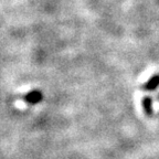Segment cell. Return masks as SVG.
Segmentation results:
<instances>
[{
  "label": "cell",
  "mask_w": 159,
  "mask_h": 159,
  "mask_svg": "<svg viewBox=\"0 0 159 159\" xmlns=\"http://www.w3.org/2000/svg\"><path fill=\"white\" fill-rule=\"evenodd\" d=\"M43 98V95L42 93L40 92V91H31L29 92L28 94H25L23 96V101H25L27 104H30V105H34V104H38L42 101Z\"/></svg>",
  "instance_id": "obj_1"
},
{
  "label": "cell",
  "mask_w": 159,
  "mask_h": 159,
  "mask_svg": "<svg viewBox=\"0 0 159 159\" xmlns=\"http://www.w3.org/2000/svg\"><path fill=\"white\" fill-rule=\"evenodd\" d=\"M158 86H159V74H156L150 77V79L143 85L142 89L143 91H146V92H150V91H155Z\"/></svg>",
  "instance_id": "obj_2"
},
{
  "label": "cell",
  "mask_w": 159,
  "mask_h": 159,
  "mask_svg": "<svg viewBox=\"0 0 159 159\" xmlns=\"http://www.w3.org/2000/svg\"><path fill=\"white\" fill-rule=\"evenodd\" d=\"M142 106L143 111H144L145 115L147 117L152 116V113H154V108H152V99L150 96H145L142 99Z\"/></svg>",
  "instance_id": "obj_3"
}]
</instances>
